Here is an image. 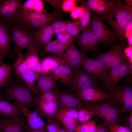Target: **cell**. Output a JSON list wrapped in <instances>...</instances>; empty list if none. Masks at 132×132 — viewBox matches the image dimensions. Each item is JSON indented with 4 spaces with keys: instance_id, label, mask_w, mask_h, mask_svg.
Returning a JSON list of instances; mask_svg holds the SVG:
<instances>
[{
    "instance_id": "6da1fadb",
    "label": "cell",
    "mask_w": 132,
    "mask_h": 132,
    "mask_svg": "<svg viewBox=\"0 0 132 132\" xmlns=\"http://www.w3.org/2000/svg\"><path fill=\"white\" fill-rule=\"evenodd\" d=\"M102 15V18L113 29L117 39L121 42H123L126 32L132 28V6H126L121 0H117L108 12Z\"/></svg>"
},
{
    "instance_id": "7a4b0ae2",
    "label": "cell",
    "mask_w": 132,
    "mask_h": 132,
    "mask_svg": "<svg viewBox=\"0 0 132 132\" xmlns=\"http://www.w3.org/2000/svg\"><path fill=\"white\" fill-rule=\"evenodd\" d=\"M62 11H55L51 13L30 12L20 10L15 21L21 23L28 28L38 31L50 25L53 21L63 17Z\"/></svg>"
},
{
    "instance_id": "3957f363",
    "label": "cell",
    "mask_w": 132,
    "mask_h": 132,
    "mask_svg": "<svg viewBox=\"0 0 132 132\" xmlns=\"http://www.w3.org/2000/svg\"><path fill=\"white\" fill-rule=\"evenodd\" d=\"M83 107L92 112L104 122L120 125L121 117L125 112L122 109L113 105L107 100L96 102L83 101Z\"/></svg>"
},
{
    "instance_id": "277c9868",
    "label": "cell",
    "mask_w": 132,
    "mask_h": 132,
    "mask_svg": "<svg viewBox=\"0 0 132 132\" xmlns=\"http://www.w3.org/2000/svg\"><path fill=\"white\" fill-rule=\"evenodd\" d=\"M8 25L13 44V52L17 55L18 52L27 48L35 41V31L30 29L21 23L16 21Z\"/></svg>"
},
{
    "instance_id": "5b68a950",
    "label": "cell",
    "mask_w": 132,
    "mask_h": 132,
    "mask_svg": "<svg viewBox=\"0 0 132 132\" xmlns=\"http://www.w3.org/2000/svg\"><path fill=\"white\" fill-rule=\"evenodd\" d=\"M131 83L126 82L121 86H118L110 93L109 103L123 110L124 112L132 111V87Z\"/></svg>"
},
{
    "instance_id": "8992f818",
    "label": "cell",
    "mask_w": 132,
    "mask_h": 132,
    "mask_svg": "<svg viewBox=\"0 0 132 132\" xmlns=\"http://www.w3.org/2000/svg\"><path fill=\"white\" fill-rule=\"evenodd\" d=\"M92 13L89 25L98 44L105 46L111 45L117 39L114 33L105 25L101 19Z\"/></svg>"
},
{
    "instance_id": "52a82bcc",
    "label": "cell",
    "mask_w": 132,
    "mask_h": 132,
    "mask_svg": "<svg viewBox=\"0 0 132 132\" xmlns=\"http://www.w3.org/2000/svg\"><path fill=\"white\" fill-rule=\"evenodd\" d=\"M124 42L115 45L106 52L99 54L97 58L101 60L109 70L129 61L124 50L126 47Z\"/></svg>"
},
{
    "instance_id": "ba28073f",
    "label": "cell",
    "mask_w": 132,
    "mask_h": 132,
    "mask_svg": "<svg viewBox=\"0 0 132 132\" xmlns=\"http://www.w3.org/2000/svg\"><path fill=\"white\" fill-rule=\"evenodd\" d=\"M31 90L26 85L15 83L11 85L5 92L7 97L13 101H18L28 107L35 102L32 97Z\"/></svg>"
},
{
    "instance_id": "9c48e42d",
    "label": "cell",
    "mask_w": 132,
    "mask_h": 132,
    "mask_svg": "<svg viewBox=\"0 0 132 132\" xmlns=\"http://www.w3.org/2000/svg\"><path fill=\"white\" fill-rule=\"evenodd\" d=\"M81 65L83 70L97 81H101L109 72L104 64L98 58H92L85 55Z\"/></svg>"
},
{
    "instance_id": "30bf717a",
    "label": "cell",
    "mask_w": 132,
    "mask_h": 132,
    "mask_svg": "<svg viewBox=\"0 0 132 132\" xmlns=\"http://www.w3.org/2000/svg\"><path fill=\"white\" fill-rule=\"evenodd\" d=\"M80 48L81 53L86 55L89 51L95 53H100L101 51L98 47V44L95 36L89 24L82 33L74 38Z\"/></svg>"
},
{
    "instance_id": "8fae6325",
    "label": "cell",
    "mask_w": 132,
    "mask_h": 132,
    "mask_svg": "<svg viewBox=\"0 0 132 132\" xmlns=\"http://www.w3.org/2000/svg\"><path fill=\"white\" fill-rule=\"evenodd\" d=\"M72 71L73 77L69 85L75 92L89 88H97L99 86L97 81L83 70L81 65Z\"/></svg>"
},
{
    "instance_id": "7c38bea8",
    "label": "cell",
    "mask_w": 132,
    "mask_h": 132,
    "mask_svg": "<svg viewBox=\"0 0 132 132\" xmlns=\"http://www.w3.org/2000/svg\"><path fill=\"white\" fill-rule=\"evenodd\" d=\"M129 64L128 61L110 69L107 76L101 81L110 93L118 86L120 80L125 76Z\"/></svg>"
},
{
    "instance_id": "4fadbf2b",
    "label": "cell",
    "mask_w": 132,
    "mask_h": 132,
    "mask_svg": "<svg viewBox=\"0 0 132 132\" xmlns=\"http://www.w3.org/2000/svg\"><path fill=\"white\" fill-rule=\"evenodd\" d=\"M22 1L21 0H0V21L6 23L14 21Z\"/></svg>"
},
{
    "instance_id": "5bb4252c",
    "label": "cell",
    "mask_w": 132,
    "mask_h": 132,
    "mask_svg": "<svg viewBox=\"0 0 132 132\" xmlns=\"http://www.w3.org/2000/svg\"><path fill=\"white\" fill-rule=\"evenodd\" d=\"M57 93V112L68 109L79 110L83 106L82 102L75 94L68 91H61L56 88Z\"/></svg>"
},
{
    "instance_id": "9a60e30c",
    "label": "cell",
    "mask_w": 132,
    "mask_h": 132,
    "mask_svg": "<svg viewBox=\"0 0 132 132\" xmlns=\"http://www.w3.org/2000/svg\"><path fill=\"white\" fill-rule=\"evenodd\" d=\"M77 98L83 101L96 102L103 100L109 101L111 95L105 93L97 88H89L75 92Z\"/></svg>"
},
{
    "instance_id": "2e32d148",
    "label": "cell",
    "mask_w": 132,
    "mask_h": 132,
    "mask_svg": "<svg viewBox=\"0 0 132 132\" xmlns=\"http://www.w3.org/2000/svg\"><path fill=\"white\" fill-rule=\"evenodd\" d=\"M25 124L21 116L0 119V132H24Z\"/></svg>"
},
{
    "instance_id": "e0dca14e",
    "label": "cell",
    "mask_w": 132,
    "mask_h": 132,
    "mask_svg": "<svg viewBox=\"0 0 132 132\" xmlns=\"http://www.w3.org/2000/svg\"><path fill=\"white\" fill-rule=\"evenodd\" d=\"M27 49L25 53L23 54L30 69L40 75L41 74L40 64L35 41Z\"/></svg>"
},
{
    "instance_id": "ac0fdd59",
    "label": "cell",
    "mask_w": 132,
    "mask_h": 132,
    "mask_svg": "<svg viewBox=\"0 0 132 132\" xmlns=\"http://www.w3.org/2000/svg\"><path fill=\"white\" fill-rule=\"evenodd\" d=\"M40 61L41 75L51 74L55 69L66 64L65 60L62 57L50 55L44 57Z\"/></svg>"
},
{
    "instance_id": "d6986e66",
    "label": "cell",
    "mask_w": 132,
    "mask_h": 132,
    "mask_svg": "<svg viewBox=\"0 0 132 132\" xmlns=\"http://www.w3.org/2000/svg\"><path fill=\"white\" fill-rule=\"evenodd\" d=\"M11 41L8 25L5 22L0 21V54L4 58L9 54Z\"/></svg>"
},
{
    "instance_id": "ffe728a7",
    "label": "cell",
    "mask_w": 132,
    "mask_h": 132,
    "mask_svg": "<svg viewBox=\"0 0 132 132\" xmlns=\"http://www.w3.org/2000/svg\"><path fill=\"white\" fill-rule=\"evenodd\" d=\"M52 73L41 75L39 76L37 83L34 87L37 92L40 94V93L53 88H57Z\"/></svg>"
},
{
    "instance_id": "44dd1931",
    "label": "cell",
    "mask_w": 132,
    "mask_h": 132,
    "mask_svg": "<svg viewBox=\"0 0 132 132\" xmlns=\"http://www.w3.org/2000/svg\"><path fill=\"white\" fill-rule=\"evenodd\" d=\"M55 79L60 82L69 85L73 77V72L66 64L62 65L54 69L52 73Z\"/></svg>"
},
{
    "instance_id": "7402d4cb",
    "label": "cell",
    "mask_w": 132,
    "mask_h": 132,
    "mask_svg": "<svg viewBox=\"0 0 132 132\" xmlns=\"http://www.w3.org/2000/svg\"><path fill=\"white\" fill-rule=\"evenodd\" d=\"M22 113L19 108L14 104L0 98V115L4 118L21 116Z\"/></svg>"
},
{
    "instance_id": "603a6c76",
    "label": "cell",
    "mask_w": 132,
    "mask_h": 132,
    "mask_svg": "<svg viewBox=\"0 0 132 132\" xmlns=\"http://www.w3.org/2000/svg\"><path fill=\"white\" fill-rule=\"evenodd\" d=\"M13 103L19 108L26 117L27 124L29 127L33 130L39 129L35 123L36 120L40 116L38 112L30 110L25 105L20 102L13 101Z\"/></svg>"
},
{
    "instance_id": "cb8c5ba5",
    "label": "cell",
    "mask_w": 132,
    "mask_h": 132,
    "mask_svg": "<svg viewBox=\"0 0 132 132\" xmlns=\"http://www.w3.org/2000/svg\"><path fill=\"white\" fill-rule=\"evenodd\" d=\"M54 34L53 28L50 24L35 31L34 38L37 48L51 41Z\"/></svg>"
},
{
    "instance_id": "d4e9b609",
    "label": "cell",
    "mask_w": 132,
    "mask_h": 132,
    "mask_svg": "<svg viewBox=\"0 0 132 132\" xmlns=\"http://www.w3.org/2000/svg\"><path fill=\"white\" fill-rule=\"evenodd\" d=\"M20 10L24 11L47 13L43 1L42 0H28L21 5Z\"/></svg>"
},
{
    "instance_id": "484cf974",
    "label": "cell",
    "mask_w": 132,
    "mask_h": 132,
    "mask_svg": "<svg viewBox=\"0 0 132 132\" xmlns=\"http://www.w3.org/2000/svg\"><path fill=\"white\" fill-rule=\"evenodd\" d=\"M57 99L46 104L38 106L37 111L40 116L49 119L55 115L57 112Z\"/></svg>"
},
{
    "instance_id": "4316f807",
    "label": "cell",
    "mask_w": 132,
    "mask_h": 132,
    "mask_svg": "<svg viewBox=\"0 0 132 132\" xmlns=\"http://www.w3.org/2000/svg\"><path fill=\"white\" fill-rule=\"evenodd\" d=\"M17 55V59L13 67L17 75L20 78L22 74L30 69L22 51H18Z\"/></svg>"
},
{
    "instance_id": "83f0119b",
    "label": "cell",
    "mask_w": 132,
    "mask_h": 132,
    "mask_svg": "<svg viewBox=\"0 0 132 132\" xmlns=\"http://www.w3.org/2000/svg\"><path fill=\"white\" fill-rule=\"evenodd\" d=\"M39 76L33 70L30 69L22 74L20 77L23 79L26 84L35 94L39 96L40 94L36 90L34 84L36 81L38 80Z\"/></svg>"
},
{
    "instance_id": "f1b7e54d",
    "label": "cell",
    "mask_w": 132,
    "mask_h": 132,
    "mask_svg": "<svg viewBox=\"0 0 132 132\" xmlns=\"http://www.w3.org/2000/svg\"><path fill=\"white\" fill-rule=\"evenodd\" d=\"M56 88L43 92L40 94L39 98L35 99V103L38 106L46 104L57 98V93Z\"/></svg>"
},
{
    "instance_id": "f546056e",
    "label": "cell",
    "mask_w": 132,
    "mask_h": 132,
    "mask_svg": "<svg viewBox=\"0 0 132 132\" xmlns=\"http://www.w3.org/2000/svg\"><path fill=\"white\" fill-rule=\"evenodd\" d=\"M117 0H102L100 4L93 11L97 15H102L108 12L114 6Z\"/></svg>"
},
{
    "instance_id": "4dcf8cb0",
    "label": "cell",
    "mask_w": 132,
    "mask_h": 132,
    "mask_svg": "<svg viewBox=\"0 0 132 132\" xmlns=\"http://www.w3.org/2000/svg\"><path fill=\"white\" fill-rule=\"evenodd\" d=\"M11 77L10 66L4 63L0 65V87L6 85L11 79Z\"/></svg>"
},
{
    "instance_id": "1f68e13d",
    "label": "cell",
    "mask_w": 132,
    "mask_h": 132,
    "mask_svg": "<svg viewBox=\"0 0 132 132\" xmlns=\"http://www.w3.org/2000/svg\"><path fill=\"white\" fill-rule=\"evenodd\" d=\"M66 22V31L73 38L82 31L79 20L75 21L67 20Z\"/></svg>"
},
{
    "instance_id": "d6a6232c",
    "label": "cell",
    "mask_w": 132,
    "mask_h": 132,
    "mask_svg": "<svg viewBox=\"0 0 132 132\" xmlns=\"http://www.w3.org/2000/svg\"><path fill=\"white\" fill-rule=\"evenodd\" d=\"M73 39L64 43L58 41L53 49L49 55L62 57L63 54L73 42Z\"/></svg>"
},
{
    "instance_id": "836d02e7",
    "label": "cell",
    "mask_w": 132,
    "mask_h": 132,
    "mask_svg": "<svg viewBox=\"0 0 132 132\" xmlns=\"http://www.w3.org/2000/svg\"><path fill=\"white\" fill-rule=\"evenodd\" d=\"M84 6V11L79 18L82 32L86 30L90 24L91 13L90 10L85 3V1Z\"/></svg>"
},
{
    "instance_id": "e575fe53",
    "label": "cell",
    "mask_w": 132,
    "mask_h": 132,
    "mask_svg": "<svg viewBox=\"0 0 132 132\" xmlns=\"http://www.w3.org/2000/svg\"><path fill=\"white\" fill-rule=\"evenodd\" d=\"M58 42L56 39L51 41L37 48L39 56L49 55L53 49Z\"/></svg>"
},
{
    "instance_id": "d590c367",
    "label": "cell",
    "mask_w": 132,
    "mask_h": 132,
    "mask_svg": "<svg viewBox=\"0 0 132 132\" xmlns=\"http://www.w3.org/2000/svg\"><path fill=\"white\" fill-rule=\"evenodd\" d=\"M78 110L75 109H68L64 110L57 112L54 116L55 119L60 121V119L64 116L72 117L76 120L78 119Z\"/></svg>"
},
{
    "instance_id": "8d00e7d4",
    "label": "cell",
    "mask_w": 132,
    "mask_h": 132,
    "mask_svg": "<svg viewBox=\"0 0 132 132\" xmlns=\"http://www.w3.org/2000/svg\"><path fill=\"white\" fill-rule=\"evenodd\" d=\"M82 53L76 46L73 41L63 54L62 57L66 61L69 58L80 55Z\"/></svg>"
},
{
    "instance_id": "74e56055",
    "label": "cell",
    "mask_w": 132,
    "mask_h": 132,
    "mask_svg": "<svg viewBox=\"0 0 132 132\" xmlns=\"http://www.w3.org/2000/svg\"><path fill=\"white\" fill-rule=\"evenodd\" d=\"M93 115V112L82 107L78 111L77 120L83 123L90 120Z\"/></svg>"
},
{
    "instance_id": "f35d334b",
    "label": "cell",
    "mask_w": 132,
    "mask_h": 132,
    "mask_svg": "<svg viewBox=\"0 0 132 132\" xmlns=\"http://www.w3.org/2000/svg\"><path fill=\"white\" fill-rule=\"evenodd\" d=\"M50 25L51 26L54 33L57 34L66 31V22L59 19L52 22Z\"/></svg>"
},
{
    "instance_id": "ab89813d",
    "label": "cell",
    "mask_w": 132,
    "mask_h": 132,
    "mask_svg": "<svg viewBox=\"0 0 132 132\" xmlns=\"http://www.w3.org/2000/svg\"><path fill=\"white\" fill-rule=\"evenodd\" d=\"M104 123L106 125L110 132H132L130 129L127 126Z\"/></svg>"
},
{
    "instance_id": "60d3db41",
    "label": "cell",
    "mask_w": 132,
    "mask_h": 132,
    "mask_svg": "<svg viewBox=\"0 0 132 132\" xmlns=\"http://www.w3.org/2000/svg\"><path fill=\"white\" fill-rule=\"evenodd\" d=\"M78 0H64L61 3L62 11L64 12H70L76 6Z\"/></svg>"
},
{
    "instance_id": "b9f144b4",
    "label": "cell",
    "mask_w": 132,
    "mask_h": 132,
    "mask_svg": "<svg viewBox=\"0 0 132 132\" xmlns=\"http://www.w3.org/2000/svg\"><path fill=\"white\" fill-rule=\"evenodd\" d=\"M84 3L80 6H76L70 12V16L71 18L76 20L80 18L84 10Z\"/></svg>"
},
{
    "instance_id": "7bdbcfd3",
    "label": "cell",
    "mask_w": 132,
    "mask_h": 132,
    "mask_svg": "<svg viewBox=\"0 0 132 132\" xmlns=\"http://www.w3.org/2000/svg\"><path fill=\"white\" fill-rule=\"evenodd\" d=\"M73 38L66 31L61 32L56 35V39L61 43L66 42Z\"/></svg>"
},
{
    "instance_id": "ee69618b",
    "label": "cell",
    "mask_w": 132,
    "mask_h": 132,
    "mask_svg": "<svg viewBox=\"0 0 132 132\" xmlns=\"http://www.w3.org/2000/svg\"><path fill=\"white\" fill-rule=\"evenodd\" d=\"M47 125L48 132H58L61 129L58 126L53 120L49 119Z\"/></svg>"
},
{
    "instance_id": "f6af8a7d",
    "label": "cell",
    "mask_w": 132,
    "mask_h": 132,
    "mask_svg": "<svg viewBox=\"0 0 132 132\" xmlns=\"http://www.w3.org/2000/svg\"><path fill=\"white\" fill-rule=\"evenodd\" d=\"M62 0H45L44 1L51 5L55 11H62L61 3Z\"/></svg>"
},
{
    "instance_id": "bcb514c9",
    "label": "cell",
    "mask_w": 132,
    "mask_h": 132,
    "mask_svg": "<svg viewBox=\"0 0 132 132\" xmlns=\"http://www.w3.org/2000/svg\"><path fill=\"white\" fill-rule=\"evenodd\" d=\"M74 131L75 132H88L87 121L81 124L77 125Z\"/></svg>"
},
{
    "instance_id": "7dc6e473",
    "label": "cell",
    "mask_w": 132,
    "mask_h": 132,
    "mask_svg": "<svg viewBox=\"0 0 132 132\" xmlns=\"http://www.w3.org/2000/svg\"><path fill=\"white\" fill-rule=\"evenodd\" d=\"M96 120H89L87 121L88 132H96L97 125Z\"/></svg>"
},
{
    "instance_id": "c3c4849f",
    "label": "cell",
    "mask_w": 132,
    "mask_h": 132,
    "mask_svg": "<svg viewBox=\"0 0 132 132\" xmlns=\"http://www.w3.org/2000/svg\"><path fill=\"white\" fill-rule=\"evenodd\" d=\"M77 120L72 117L69 116H64L62 117L60 120L65 126Z\"/></svg>"
},
{
    "instance_id": "681fc988",
    "label": "cell",
    "mask_w": 132,
    "mask_h": 132,
    "mask_svg": "<svg viewBox=\"0 0 132 132\" xmlns=\"http://www.w3.org/2000/svg\"><path fill=\"white\" fill-rule=\"evenodd\" d=\"M124 52L126 57L130 63H132V46L129 45L126 47L124 50Z\"/></svg>"
},
{
    "instance_id": "f907efd6",
    "label": "cell",
    "mask_w": 132,
    "mask_h": 132,
    "mask_svg": "<svg viewBox=\"0 0 132 132\" xmlns=\"http://www.w3.org/2000/svg\"><path fill=\"white\" fill-rule=\"evenodd\" d=\"M96 132H110L106 125L104 122H99L97 125Z\"/></svg>"
},
{
    "instance_id": "816d5d0a",
    "label": "cell",
    "mask_w": 132,
    "mask_h": 132,
    "mask_svg": "<svg viewBox=\"0 0 132 132\" xmlns=\"http://www.w3.org/2000/svg\"><path fill=\"white\" fill-rule=\"evenodd\" d=\"M129 116H127L125 117V123L132 132V111L129 112Z\"/></svg>"
},
{
    "instance_id": "f5cc1de1",
    "label": "cell",
    "mask_w": 132,
    "mask_h": 132,
    "mask_svg": "<svg viewBox=\"0 0 132 132\" xmlns=\"http://www.w3.org/2000/svg\"><path fill=\"white\" fill-rule=\"evenodd\" d=\"M25 132H48L45 129H38L33 130L31 129L26 123L25 124L24 131Z\"/></svg>"
},
{
    "instance_id": "db71d44e",
    "label": "cell",
    "mask_w": 132,
    "mask_h": 132,
    "mask_svg": "<svg viewBox=\"0 0 132 132\" xmlns=\"http://www.w3.org/2000/svg\"><path fill=\"white\" fill-rule=\"evenodd\" d=\"M77 120L73 123L65 126V128L70 130L74 131L77 125Z\"/></svg>"
},
{
    "instance_id": "11a10c76",
    "label": "cell",
    "mask_w": 132,
    "mask_h": 132,
    "mask_svg": "<svg viewBox=\"0 0 132 132\" xmlns=\"http://www.w3.org/2000/svg\"><path fill=\"white\" fill-rule=\"evenodd\" d=\"M132 63H130L128 66L127 71L126 75L125 77H127L129 75H130L132 76Z\"/></svg>"
},
{
    "instance_id": "9f6ffc18",
    "label": "cell",
    "mask_w": 132,
    "mask_h": 132,
    "mask_svg": "<svg viewBox=\"0 0 132 132\" xmlns=\"http://www.w3.org/2000/svg\"><path fill=\"white\" fill-rule=\"evenodd\" d=\"M125 3L124 4V5L128 7H131L132 6H131L132 5V0H125Z\"/></svg>"
},
{
    "instance_id": "6f0895ef",
    "label": "cell",
    "mask_w": 132,
    "mask_h": 132,
    "mask_svg": "<svg viewBox=\"0 0 132 132\" xmlns=\"http://www.w3.org/2000/svg\"><path fill=\"white\" fill-rule=\"evenodd\" d=\"M4 58L0 54V65L4 63L3 62Z\"/></svg>"
},
{
    "instance_id": "680465c9",
    "label": "cell",
    "mask_w": 132,
    "mask_h": 132,
    "mask_svg": "<svg viewBox=\"0 0 132 132\" xmlns=\"http://www.w3.org/2000/svg\"><path fill=\"white\" fill-rule=\"evenodd\" d=\"M64 129L65 130V132H75V131H73L69 130L66 128Z\"/></svg>"
},
{
    "instance_id": "91938a15",
    "label": "cell",
    "mask_w": 132,
    "mask_h": 132,
    "mask_svg": "<svg viewBox=\"0 0 132 132\" xmlns=\"http://www.w3.org/2000/svg\"><path fill=\"white\" fill-rule=\"evenodd\" d=\"M58 132H65L64 129H61Z\"/></svg>"
},
{
    "instance_id": "94428289",
    "label": "cell",
    "mask_w": 132,
    "mask_h": 132,
    "mask_svg": "<svg viewBox=\"0 0 132 132\" xmlns=\"http://www.w3.org/2000/svg\"><path fill=\"white\" fill-rule=\"evenodd\" d=\"M2 95L1 93L0 92V96Z\"/></svg>"
}]
</instances>
